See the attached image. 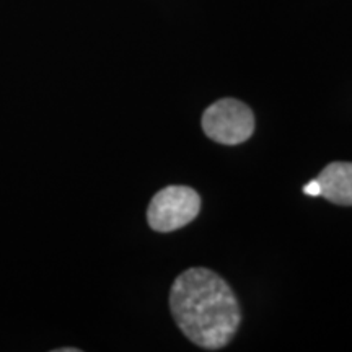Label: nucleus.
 Segmentation results:
<instances>
[{
    "label": "nucleus",
    "instance_id": "nucleus-1",
    "mask_svg": "<svg viewBox=\"0 0 352 352\" xmlns=\"http://www.w3.org/2000/svg\"><path fill=\"white\" fill-rule=\"evenodd\" d=\"M170 310L184 336L209 351L226 347L241 320L230 285L206 267H191L176 277L170 292Z\"/></svg>",
    "mask_w": 352,
    "mask_h": 352
},
{
    "label": "nucleus",
    "instance_id": "nucleus-2",
    "mask_svg": "<svg viewBox=\"0 0 352 352\" xmlns=\"http://www.w3.org/2000/svg\"><path fill=\"white\" fill-rule=\"evenodd\" d=\"M202 129L214 142L239 145L253 135V111L239 100H219L204 111Z\"/></svg>",
    "mask_w": 352,
    "mask_h": 352
},
{
    "label": "nucleus",
    "instance_id": "nucleus-3",
    "mask_svg": "<svg viewBox=\"0 0 352 352\" xmlns=\"http://www.w3.org/2000/svg\"><path fill=\"white\" fill-rule=\"evenodd\" d=\"M201 197L189 186H166L153 196L147 220L155 232H175L197 217Z\"/></svg>",
    "mask_w": 352,
    "mask_h": 352
},
{
    "label": "nucleus",
    "instance_id": "nucleus-4",
    "mask_svg": "<svg viewBox=\"0 0 352 352\" xmlns=\"http://www.w3.org/2000/svg\"><path fill=\"white\" fill-rule=\"evenodd\" d=\"M321 196L338 206H352V164L333 162L316 176Z\"/></svg>",
    "mask_w": 352,
    "mask_h": 352
},
{
    "label": "nucleus",
    "instance_id": "nucleus-5",
    "mask_svg": "<svg viewBox=\"0 0 352 352\" xmlns=\"http://www.w3.org/2000/svg\"><path fill=\"white\" fill-rule=\"evenodd\" d=\"M303 195L307 196H311V197H316V196H321V186L318 183V179H311V182H308L305 186H303Z\"/></svg>",
    "mask_w": 352,
    "mask_h": 352
}]
</instances>
